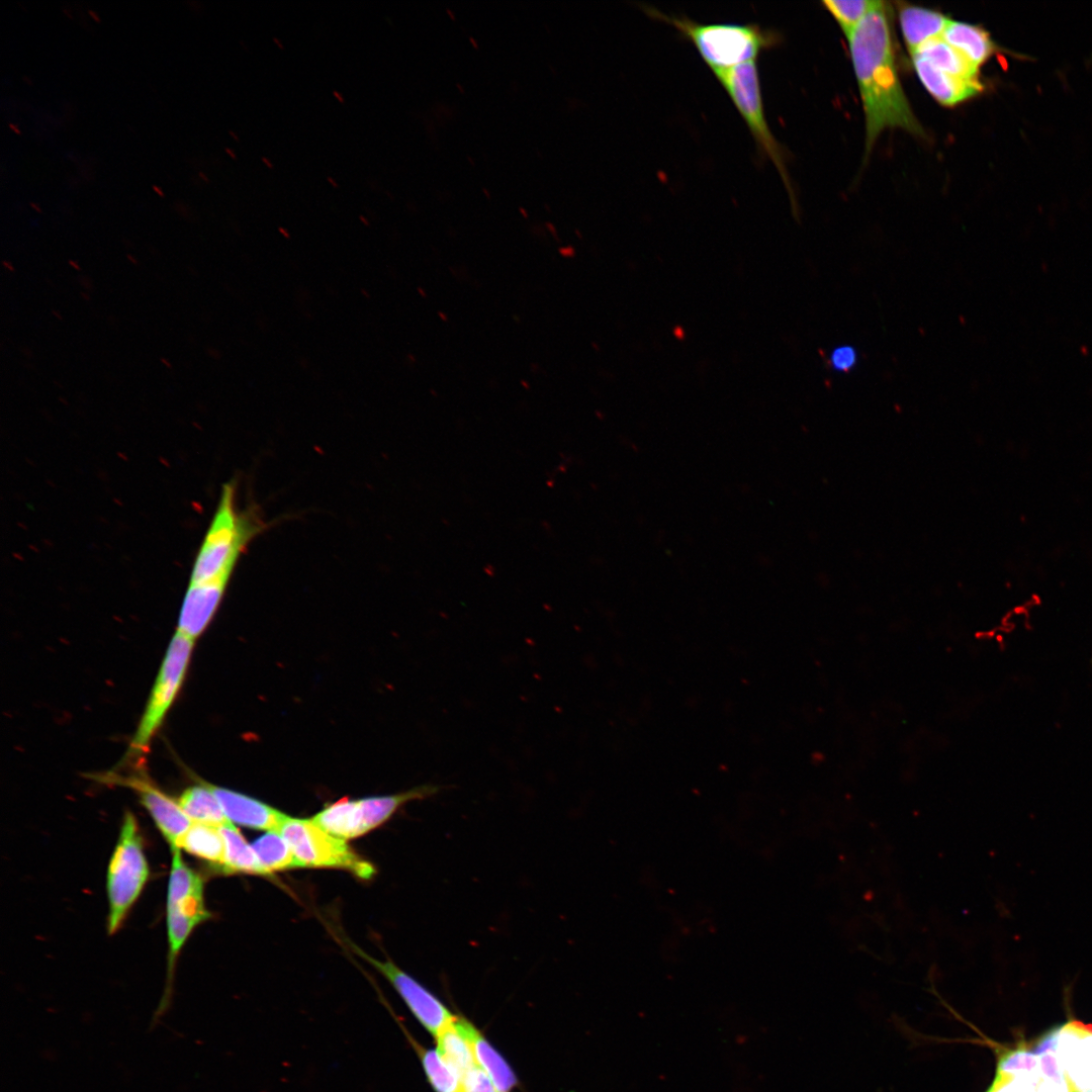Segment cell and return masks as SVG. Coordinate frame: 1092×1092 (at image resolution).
Segmentation results:
<instances>
[{
    "mask_svg": "<svg viewBox=\"0 0 1092 1092\" xmlns=\"http://www.w3.org/2000/svg\"><path fill=\"white\" fill-rule=\"evenodd\" d=\"M889 12L882 1L847 38L864 112L867 157L887 128L926 136L899 78Z\"/></svg>",
    "mask_w": 1092,
    "mask_h": 1092,
    "instance_id": "6da1fadb",
    "label": "cell"
},
{
    "mask_svg": "<svg viewBox=\"0 0 1092 1092\" xmlns=\"http://www.w3.org/2000/svg\"><path fill=\"white\" fill-rule=\"evenodd\" d=\"M643 10L649 17L673 26L692 42L711 71L756 61L762 52L778 47L783 39L778 31L755 23L706 24L687 16L667 15L650 6H644Z\"/></svg>",
    "mask_w": 1092,
    "mask_h": 1092,
    "instance_id": "7a4b0ae2",
    "label": "cell"
},
{
    "mask_svg": "<svg viewBox=\"0 0 1092 1092\" xmlns=\"http://www.w3.org/2000/svg\"><path fill=\"white\" fill-rule=\"evenodd\" d=\"M263 524L252 513L239 512L236 486L225 483L216 510L195 555L190 583L233 575L247 545L261 531Z\"/></svg>",
    "mask_w": 1092,
    "mask_h": 1092,
    "instance_id": "3957f363",
    "label": "cell"
},
{
    "mask_svg": "<svg viewBox=\"0 0 1092 1092\" xmlns=\"http://www.w3.org/2000/svg\"><path fill=\"white\" fill-rule=\"evenodd\" d=\"M149 877L150 868L138 821L131 812H125L106 874L108 934H114L120 928Z\"/></svg>",
    "mask_w": 1092,
    "mask_h": 1092,
    "instance_id": "277c9868",
    "label": "cell"
},
{
    "mask_svg": "<svg viewBox=\"0 0 1092 1092\" xmlns=\"http://www.w3.org/2000/svg\"><path fill=\"white\" fill-rule=\"evenodd\" d=\"M712 72L743 118L759 155L769 159L777 168L796 209L797 202L787 169L788 155L772 134L765 118L756 61Z\"/></svg>",
    "mask_w": 1092,
    "mask_h": 1092,
    "instance_id": "5b68a950",
    "label": "cell"
},
{
    "mask_svg": "<svg viewBox=\"0 0 1092 1092\" xmlns=\"http://www.w3.org/2000/svg\"><path fill=\"white\" fill-rule=\"evenodd\" d=\"M286 840L301 868H335L358 878L370 879L373 866L358 855L346 842L320 826L312 819L286 816L277 831Z\"/></svg>",
    "mask_w": 1092,
    "mask_h": 1092,
    "instance_id": "8992f818",
    "label": "cell"
},
{
    "mask_svg": "<svg viewBox=\"0 0 1092 1092\" xmlns=\"http://www.w3.org/2000/svg\"><path fill=\"white\" fill-rule=\"evenodd\" d=\"M428 785L394 795L360 800L342 799L323 809L311 819L328 833L344 840L361 836L387 821L400 807L431 797Z\"/></svg>",
    "mask_w": 1092,
    "mask_h": 1092,
    "instance_id": "52a82bcc",
    "label": "cell"
},
{
    "mask_svg": "<svg viewBox=\"0 0 1092 1092\" xmlns=\"http://www.w3.org/2000/svg\"><path fill=\"white\" fill-rule=\"evenodd\" d=\"M192 646L193 640L180 633L176 632L173 636L144 715L130 741L131 755L146 752L153 736L161 726L184 679Z\"/></svg>",
    "mask_w": 1092,
    "mask_h": 1092,
    "instance_id": "ba28073f",
    "label": "cell"
},
{
    "mask_svg": "<svg viewBox=\"0 0 1092 1092\" xmlns=\"http://www.w3.org/2000/svg\"><path fill=\"white\" fill-rule=\"evenodd\" d=\"M355 951L381 973L403 1000L416 1019L434 1036L457 1015L432 992L390 960L378 961L353 945Z\"/></svg>",
    "mask_w": 1092,
    "mask_h": 1092,
    "instance_id": "9c48e42d",
    "label": "cell"
},
{
    "mask_svg": "<svg viewBox=\"0 0 1092 1092\" xmlns=\"http://www.w3.org/2000/svg\"><path fill=\"white\" fill-rule=\"evenodd\" d=\"M102 778L109 784L122 785L134 791L169 843L170 849L177 848L179 840L193 823L178 801L172 799L143 776L121 777L110 774Z\"/></svg>",
    "mask_w": 1092,
    "mask_h": 1092,
    "instance_id": "30bf717a",
    "label": "cell"
},
{
    "mask_svg": "<svg viewBox=\"0 0 1092 1092\" xmlns=\"http://www.w3.org/2000/svg\"><path fill=\"white\" fill-rule=\"evenodd\" d=\"M203 891L170 887L167 891L168 981L172 980L178 956L194 928L208 919Z\"/></svg>",
    "mask_w": 1092,
    "mask_h": 1092,
    "instance_id": "8fae6325",
    "label": "cell"
},
{
    "mask_svg": "<svg viewBox=\"0 0 1092 1092\" xmlns=\"http://www.w3.org/2000/svg\"><path fill=\"white\" fill-rule=\"evenodd\" d=\"M232 575L188 584L181 607L177 632L194 640L209 624L224 595Z\"/></svg>",
    "mask_w": 1092,
    "mask_h": 1092,
    "instance_id": "7c38bea8",
    "label": "cell"
},
{
    "mask_svg": "<svg viewBox=\"0 0 1092 1092\" xmlns=\"http://www.w3.org/2000/svg\"><path fill=\"white\" fill-rule=\"evenodd\" d=\"M226 818L248 828L278 831L287 815L244 794L210 785Z\"/></svg>",
    "mask_w": 1092,
    "mask_h": 1092,
    "instance_id": "4fadbf2b",
    "label": "cell"
},
{
    "mask_svg": "<svg viewBox=\"0 0 1092 1092\" xmlns=\"http://www.w3.org/2000/svg\"><path fill=\"white\" fill-rule=\"evenodd\" d=\"M913 68L925 90L943 106H954L980 94L984 85L980 81H968L933 66L917 54L911 55Z\"/></svg>",
    "mask_w": 1092,
    "mask_h": 1092,
    "instance_id": "5bb4252c",
    "label": "cell"
},
{
    "mask_svg": "<svg viewBox=\"0 0 1092 1092\" xmlns=\"http://www.w3.org/2000/svg\"><path fill=\"white\" fill-rule=\"evenodd\" d=\"M455 1024L468 1040L476 1065L487 1074L497 1091L511 1092L517 1081L504 1058L466 1018L457 1016Z\"/></svg>",
    "mask_w": 1092,
    "mask_h": 1092,
    "instance_id": "9a60e30c",
    "label": "cell"
},
{
    "mask_svg": "<svg viewBox=\"0 0 1092 1092\" xmlns=\"http://www.w3.org/2000/svg\"><path fill=\"white\" fill-rule=\"evenodd\" d=\"M898 17L902 35L910 55L926 41L941 36L949 21L937 10L899 2Z\"/></svg>",
    "mask_w": 1092,
    "mask_h": 1092,
    "instance_id": "2e32d148",
    "label": "cell"
},
{
    "mask_svg": "<svg viewBox=\"0 0 1092 1092\" xmlns=\"http://www.w3.org/2000/svg\"><path fill=\"white\" fill-rule=\"evenodd\" d=\"M941 37L978 68L996 52L989 32L980 25L949 19Z\"/></svg>",
    "mask_w": 1092,
    "mask_h": 1092,
    "instance_id": "e0dca14e",
    "label": "cell"
},
{
    "mask_svg": "<svg viewBox=\"0 0 1092 1092\" xmlns=\"http://www.w3.org/2000/svg\"><path fill=\"white\" fill-rule=\"evenodd\" d=\"M177 848L221 870L225 844L219 827L192 823L179 840Z\"/></svg>",
    "mask_w": 1092,
    "mask_h": 1092,
    "instance_id": "ac0fdd59",
    "label": "cell"
},
{
    "mask_svg": "<svg viewBox=\"0 0 1092 1092\" xmlns=\"http://www.w3.org/2000/svg\"><path fill=\"white\" fill-rule=\"evenodd\" d=\"M177 801L193 823L215 827L232 823L207 783L187 788Z\"/></svg>",
    "mask_w": 1092,
    "mask_h": 1092,
    "instance_id": "d6986e66",
    "label": "cell"
},
{
    "mask_svg": "<svg viewBox=\"0 0 1092 1092\" xmlns=\"http://www.w3.org/2000/svg\"><path fill=\"white\" fill-rule=\"evenodd\" d=\"M913 54L921 56L939 70L952 76L968 81H980L979 68L968 61L941 36L926 41Z\"/></svg>",
    "mask_w": 1092,
    "mask_h": 1092,
    "instance_id": "ffe728a7",
    "label": "cell"
},
{
    "mask_svg": "<svg viewBox=\"0 0 1092 1092\" xmlns=\"http://www.w3.org/2000/svg\"><path fill=\"white\" fill-rule=\"evenodd\" d=\"M219 829L225 844L224 860L220 872L224 874L267 875L252 845L247 842L233 823L220 826Z\"/></svg>",
    "mask_w": 1092,
    "mask_h": 1092,
    "instance_id": "44dd1931",
    "label": "cell"
},
{
    "mask_svg": "<svg viewBox=\"0 0 1092 1092\" xmlns=\"http://www.w3.org/2000/svg\"><path fill=\"white\" fill-rule=\"evenodd\" d=\"M456 1018L435 1036L436 1050L462 1079L463 1075L476 1063L468 1040L455 1024Z\"/></svg>",
    "mask_w": 1092,
    "mask_h": 1092,
    "instance_id": "7402d4cb",
    "label": "cell"
},
{
    "mask_svg": "<svg viewBox=\"0 0 1092 1092\" xmlns=\"http://www.w3.org/2000/svg\"><path fill=\"white\" fill-rule=\"evenodd\" d=\"M400 1027L419 1055L425 1074L434 1090L436 1092H462L461 1077L441 1058L437 1050L423 1048L402 1025Z\"/></svg>",
    "mask_w": 1092,
    "mask_h": 1092,
    "instance_id": "603a6c76",
    "label": "cell"
},
{
    "mask_svg": "<svg viewBox=\"0 0 1092 1092\" xmlns=\"http://www.w3.org/2000/svg\"><path fill=\"white\" fill-rule=\"evenodd\" d=\"M251 845L267 875L276 871L301 868L290 846L277 831H268Z\"/></svg>",
    "mask_w": 1092,
    "mask_h": 1092,
    "instance_id": "cb8c5ba5",
    "label": "cell"
},
{
    "mask_svg": "<svg viewBox=\"0 0 1092 1092\" xmlns=\"http://www.w3.org/2000/svg\"><path fill=\"white\" fill-rule=\"evenodd\" d=\"M881 2L877 0H825L822 4L848 38L860 21Z\"/></svg>",
    "mask_w": 1092,
    "mask_h": 1092,
    "instance_id": "d4e9b609",
    "label": "cell"
},
{
    "mask_svg": "<svg viewBox=\"0 0 1092 1092\" xmlns=\"http://www.w3.org/2000/svg\"><path fill=\"white\" fill-rule=\"evenodd\" d=\"M996 1072L1026 1076L1039 1066V1058L1024 1046L996 1050Z\"/></svg>",
    "mask_w": 1092,
    "mask_h": 1092,
    "instance_id": "484cf974",
    "label": "cell"
},
{
    "mask_svg": "<svg viewBox=\"0 0 1092 1092\" xmlns=\"http://www.w3.org/2000/svg\"><path fill=\"white\" fill-rule=\"evenodd\" d=\"M462 1092H498L487 1074L477 1065L462 1077Z\"/></svg>",
    "mask_w": 1092,
    "mask_h": 1092,
    "instance_id": "4316f807",
    "label": "cell"
},
{
    "mask_svg": "<svg viewBox=\"0 0 1092 1092\" xmlns=\"http://www.w3.org/2000/svg\"><path fill=\"white\" fill-rule=\"evenodd\" d=\"M856 362V352L848 346L834 349L830 355V364L839 371H848Z\"/></svg>",
    "mask_w": 1092,
    "mask_h": 1092,
    "instance_id": "83f0119b",
    "label": "cell"
},
{
    "mask_svg": "<svg viewBox=\"0 0 1092 1092\" xmlns=\"http://www.w3.org/2000/svg\"><path fill=\"white\" fill-rule=\"evenodd\" d=\"M1039 1058V1068L1043 1076L1055 1081L1056 1083L1066 1082L1065 1075L1063 1074L1055 1053H1048L1041 1055Z\"/></svg>",
    "mask_w": 1092,
    "mask_h": 1092,
    "instance_id": "f1b7e54d",
    "label": "cell"
},
{
    "mask_svg": "<svg viewBox=\"0 0 1092 1092\" xmlns=\"http://www.w3.org/2000/svg\"><path fill=\"white\" fill-rule=\"evenodd\" d=\"M1061 1028H1055L1045 1033L1034 1046L1033 1053L1039 1057L1048 1053H1055L1058 1045Z\"/></svg>",
    "mask_w": 1092,
    "mask_h": 1092,
    "instance_id": "f546056e",
    "label": "cell"
},
{
    "mask_svg": "<svg viewBox=\"0 0 1092 1092\" xmlns=\"http://www.w3.org/2000/svg\"><path fill=\"white\" fill-rule=\"evenodd\" d=\"M2 265H3V267H4V268H5L6 270H8V271H10V272H13V271L15 270V268L13 267V265H12V264H11V263H10L9 261H7V260H3V262H2Z\"/></svg>",
    "mask_w": 1092,
    "mask_h": 1092,
    "instance_id": "4dcf8cb0",
    "label": "cell"
},
{
    "mask_svg": "<svg viewBox=\"0 0 1092 1092\" xmlns=\"http://www.w3.org/2000/svg\"><path fill=\"white\" fill-rule=\"evenodd\" d=\"M81 284H82V285H83V286H84L85 288H87V289H88V288H91V281H90V279H89V278H87V277H82V278H81Z\"/></svg>",
    "mask_w": 1092,
    "mask_h": 1092,
    "instance_id": "1f68e13d",
    "label": "cell"
},
{
    "mask_svg": "<svg viewBox=\"0 0 1092 1092\" xmlns=\"http://www.w3.org/2000/svg\"><path fill=\"white\" fill-rule=\"evenodd\" d=\"M333 95H334V96H335V97H336V98H337V99H338V100H339V101H340L341 103H344V102H345V99H344L343 95H342V94H341L340 92H338L337 90H334V91H333Z\"/></svg>",
    "mask_w": 1092,
    "mask_h": 1092,
    "instance_id": "d6a6232c",
    "label": "cell"
},
{
    "mask_svg": "<svg viewBox=\"0 0 1092 1092\" xmlns=\"http://www.w3.org/2000/svg\"><path fill=\"white\" fill-rule=\"evenodd\" d=\"M88 13H89V14L91 15V17H92V18H93V19H94L95 21H97V22H100V18H99V15H98V14H97L96 12H94V11H93V10H91V9H89V10H88Z\"/></svg>",
    "mask_w": 1092,
    "mask_h": 1092,
    "instance_id": "836d02e7",
    "label": "cell"
},
{
    "mask_svg": "<svg viewBox=\"0 0 1092 1092\" xmlns=\"http://www.w3.org/2000/svg\"><path fill=\"white\" fill-rule=\"evenodd\" d=\"M126 257H127L128 261H129V262H130L131 264H133V265H138V264H139V261H138V260H136V259H135V258H134V257H133L132 255H130V254H129V255H127Z\"/></svg>",
    "mask_w": 1092,
    "mask_h": 1092,
    "instance_id": "e575fe53",
    "label": "cell"
},
{
    "mask_svg": "<svg viewBox=\"0 0 1092 1092\" xmlns=\"http://www.w3.org/2000/svg\"><path fill=\"white\" fill-rule=\"evenodd\" d=\"M262 161L264 162L265 165L268 166V168H273V164L271 163V161L268 158L262 157Z\"/></svg>",
    "mask_w": 1092,
    "mask_h": 1092,
    "instance_id": "d590c367",
    "label": "cell"
},
{
    "mask_svg": "<svg viewBox=\"0 0 1092 1092\" xmlns=\"http://www.w3.org/2000/svg\"><path fill=\"white\" fill-rule=\"evenodd\" d=\"M69 264H70V265H71V266H72V267H73V268H74L75 270H77V271H80V270H81V267H80V266H79V265H78V264H77V263H76L75 261H73V260H70V261H69Z\"/></svg>",
    "mask_w": 1092,
    "mask_h": 1092,
    "instance_id": "8d00e7d4",
    "label": "cell"
},
{
    "mask_svg": "<svg viewBox=\"0 0 1092 1092\" xmlns=\"http://www.w3.org/2000/svg\"><path fill=\"white\" fill-rule=\"evenodd\" d=\"M153 189H154V190H155V191H156V192H157V193H158V194H159L160 196H162V197H164V196H165V194H164L163 190H162V189H160V188H159V187H158L157 185H153Z\"/></svg>",
    "mask_w": 1092,
    "mask_h": 1092,
    "instance_id": "74e56055",
    "label": "cell"
},
{
    "mask_svg": "<svg viewBox=\"0 0 1092 1092\" xmlns=\"http://www.w3.org/2000/svg\"><path fill=\"white\" fill-rule=\"evenodd\" d=\"M160 361H161V362H162V363L164 364V366H165V367H167V368H172V365H171V363H170V362H169V361H168L167 359H165V358H163V357H162V358L160 359Z\"/></svg>",
    "mask_w": 1092,
    "mask_h": 1092,
    "instance_id": "f35d334b",
    "label": "cell"
},
{
    "mask_svg": "<svg viewBox=\"0 0 1092 1092\" xmlns=\"http://www.w3.org/2000/svg\"><path fill=\"white\" fill-rule=\"evenodd\" d=\"M9 127H10V128H11V129H12V130L14 131V132H16V133H20V129L18 128V126H17V125H15V124H13V123H9Z\"/></svg>",
    "mask_w": 1092,
    "mask_h": 1092,
    "instance_id": "ab89813d",
    "label": "cell"
},
{
    "mask_svg": "<svg viewBox=\"0 0 1092 1092\" xmlns=\"http://www.w3.org/2000/svg\"><path fill=\"white\" fill-rule=\"evenodd\" d=\"M224 151H225V152H226V153H228V154H229V155H230V156H231V157H232L233 159H237V156H236V154H235V153H234V152H233V151H232L231 149H229V148H224Z\"/></svg>",
    "mask_w": 1092,
    "mask_h": 1092,
    "instance_id": "60d3db41",
    "label": "cell"
},
{
    "mask_svg": "<svg viewBox=\"0 0 1092 1092\" xmlns=\"http://www.w3.org/2000/svg\"><path fill=\"white\" fill-rule=\"evenodd\" d=\"M199 176H200V178H201L202 180H204L205 182H209V179H208V178L206 177V175H205L204 173H202V172H199Z\"/></svg>",
    "mask_w": 1092,
    "mask_h": 1092,
    "instance_id": "b9f144b4",
    "label": "cell"
},
{
    "mask_svg": "<svg viewBox=\"0 0 1092 1092\" xmlns=\"http://www.w3.org/2000/svg\"><path fill=\"white\" fill-rule=\"evenodd\" d=\"M52 313H53V314H54V316H56L57 318H59V320H62V315H61V313H60V312H59L58 310H53V311H52Z\"/></svg>",
    "mask_w": 1092,
    "mask_h": 1092,
    "instance_id": "7bdbcfd3",
    "label": "cell"
},
{
    "mask_svg": "<svg viewBox=\"0 0 1092 1092\" xmlns=\"http://www.w3.org/2000/svg\"><path fill=\"white\" fill-rule=\"evenodd\" d=\"M328 181H329V182H330L331 184H333V186H334V187H338V184H337V183L335 182V180H334V179H333L332 177L328 176Z\"/></svg>",
    "mask_w": 1092,
    "mask_h": 1092,
    "instance_id": "ee69618b",
    "label": "cell"
},
{
    "mask_svg": "<svg viewBox=\"0 0 1092 1092\" xmlns=\"http://www.w3.org/2000/svg\"><path fill=\"white\" fill-rule=\"evenodd\" d=\"M30 206L33 207L35 209V211L41 212V209L36 204H34L33 202H30Z\"/></svg>",
    "mask_w": 1092,
    "mask_h": 1092,
    "instance_id": "f6af8a7d",
    "label": "cell"
},
{
    "mask_svg": "<svg viewBox=\"0 0 1092 1092\" xmlns=\"http://www.w3.org/2000/svg\"><path fill=\"white\" fill-rule=\"evenodd\" d=\"M273 40L279 46V48L284 49V46L279 41L278 38L274 37Z\"/></svg>",
    "mask_w": 1092,
    "mask_h": 1092,
    "instance_id": "bcb514c9",
    "label": "cell"
},
{
    "mask_svg": "<svg viewBox=\"0 0 1092 1092\" xmlns=\"http://www.w3.org/2000/svg\"><path fill=\"white\" fill-rule=\"evenodd\" d=\"M81 296H82V297H83V298H84L85 300H89V299H90V296H89V294H86V293H84V292H82V293H81Z\"/></svg>",
    "mask_w": 1092,
    "mask_h": 1092,
    "instance_id": "7dc6e473",
    "label": "cell"
},
{
    "mask_svg": "<svg viewBox=\"0 0 1092 1092\" xmlns=\"http://www.w3.org/2000/svg\"><path fill=\"white\" fill-rule=\"evenodd\" d=\"M230 134H231V135H232V136H233V138H234V139H235L236 141H239V138H238V135H237V134H236V133H235V132H234L233 130H230Z\"/></svg>",
    "mask_w": 1092,
    "mask_h": 1092,
    "instance_id": "c3c4849f",
    "label": "cell"
},
{
    "mask_svg": "<svg viewBox=\"0 0 1092 1092\" xmlns=\"http://www.w3.org/2000/svg\"><path fill=\"white\" fill-rule=\"evenodd\" d=\"M23 80H25V82L28 83V84H32L31 80L29 78H27L26 76H23Z\"/></svg>",
    "mask_w": 1092,
    "mask_h": 1092,
    "instance_id": "681fc988",
    "label": "cell"
}]
</instances>
